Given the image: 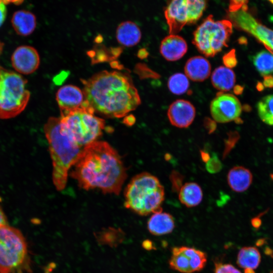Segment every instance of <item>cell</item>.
I'll use <instances>...</instances> for the list:
<instances>
[{
  "instance_id": "cell-27",
  "label": "cell",
  "mask_w": 273,
  "mask_h": 273,
  "mask_svg": "<svg viewBox=\"0 0 273 273\" xmlns=\"http://www.w3.org/2000/svg\"><path fill=\"white\" fill-rule=\"evenodd\" d=\"M167 86L173 94L180 95L189 89L190 82L188 77L181 73H176L170 76L168 80Z\"/></svg>"
},
{
  "instance_id": "cell-43",
  "label": "cell",
  "mask_w": 273,
  "mask_h": 273,
  "mask_svg": "<svg viewBox=\"0 0 273 273\" xmlns=\"http://www.w3.org/2000/svg\"><path fill=\"white\" fill-rule=\"evenodd\" d=\"M4 43L3 42H2L1 41H0V56L1 55V54L2 53L3 48H4Z\"/></svg>"
},
{
  "instance_id": "cell-26",
  "label": "cell",
  "mask_w": 273,
  "mask_h": 273,
  "mask_svg": "<svg viewBox=\"0 0 273 273\" xmlns=\"http://www.w3.org/2000/svg\"><path fill=\"white\" fill-rule=\"evenodd\" d=\"M257 109L261 120L273 126V95L265 96L259 101Z\"/></svg>"
},
{
  "instance_id": "cell-2",
  "label": "cell",
  "mask_w": 273,
  "mask_h": 273,
  "mask_svg": "<svg viewBox=\"0 0 273 273\" xmlns=\"http://www.w3.org/2000/svg\"><path fill=\"white\" fill-rule=\"evenodd\" d=\"M82 81L85 100L102 115L121 118L141 103L131 78L125 73L105 70Z\"/></svg>"
},
{
  "instance_id": "cell-34",
  "label": "cell",
  "mask_w": 273,
  "mask_h": 273,
  "mask_svg": "<svg viewBox=\"0 0 273 273\" xmlns=\"http://www.w3.org/2000/svg\"><path fill=\"white\" fill-rule=\"evenodd\" d=\"M7 16V8L5 4L0 1V27L4 22Z\"/></svg>"
},
{
  "instance_id": "cell-37",
  "label": "cell",
  "mask_w": 273,
  "mask_h": 273,
  "mask_svg": "<svg viewBox=\"0 0 273 273\" xmlns=\"http://www.w3.org/2000/svg\"><path fill=\"white\" fill-rule=\"evenodd\" d=\"M201 157L203 161L207 162L210 158L209 154L204 151H201L200 152Z\"/></svg>"
},
{
  "instance_id": "cell-46",
  "label": "cell",
  "mask_w": 273,
  "mask_h": 273,
  "mask_svg": "<svg viewBox=\"0 0 273 273\" xmlns=\"http://www.w3.org/2000/svg\"><path fill=\"white\" fill-rule=\"evenodd\" d=\"M271 273H273V271Z\"/></svg>"
},
{
  "instance_id": "cell-25",
  "label": "cell",
  "mask_w": 273,
  "mask_h": 273,
  "mask_svg": "<svg viewBox=\"0 0 273 273\" xmlns=\"http://www.w3.org/2000/svg\"><path fill=\"white\" fill-rule=\"evenodd\" d=\"M251 60L261 75L264 76L273 73V55L269 52L261 51L252 56Z\"/></svg>"
},
{
  "instance_id": "cell-41",
  "label": "cell",
  "mask_w": 273,
  "mask_h": 273,
  "mask_svg": "<svg viewBox=\"0 0 273 273\" xmlns=\"http://www.w3.org/2000/svg\"><path fill=\"white\" fill-rule=\"evenodd\" d=\"M252 224L255 228H258L260 225V220L258 218H254L252 220Z\"/></svg>"
},
{
  "instance_id": "cell-7",
  "label": "cell",
  "mask_w": 273,
  "mask_h": 273,
  "mask_svg": "<svg viewBox=\"0 0 273 273\" xmlns=\"http://www.w3.org/2000/svg\"><path fill=\"white\" fill-rule=\"evenodd\" d=\"M26 240L17 229L8 224L0 226V273H22L28 269Z\"/></svg>"
},
{
  "instance_id": "cell-24",
  "label": "cell",
  "mask_w": 273,
  "mask_h": 273,
  "mask_svg": "<svg viewBox=\"0 0 273 273\" xmlns=\"http://www.w3.org/2000/svg\"><path fill=\"white\" fill-rule=\"evenodd\" d=\"M261 256L254 247H244L239 251L237 260L238 265L244 269H256L259 265Z\"/></svg>"
},
{
  "instance_id": "cell-17",
  "label": "cell",
  "mask_w": 273,
  "mask_h": 273,
  "mask_svg": "<svg viewBox=\"0 0 273 273\" xmlns=\"http://www.w3.org/2000/svg\"><path fill=\"white\" fill-rule=\"evenodd\" d=\"M211 65L205 58L197 56L191 57L186 63L185 73L188 78L194 81L201 82L210 76Z\"/></svg>"
},
{
  "instance_id": "cell-28",
  "label": "cell",
  "mask_w": 273,
  "mask_h": 273,
  "mask_svg": "<svg viewBox=\"0 0 273 273\" xmlns=\"http://www.w3.org/2000/svg\"><path fill=\"white\" fill-rule=\"evenodd\" d=\"M222 168V164L216 154L213 153L206 163V169L210 173L219 172Z\"/></svg>"
},
{
  "instance_id": "cell-33",
  "label": "cell",
  "mask_w": 273,
  "mask_h": 273,
  "mask_svg": "<svg viewBox=\"0 0 273 273\" xmlns=\"http://www.w3.org/2000/svg\"><path fill=\"white\" fill-rule=\"evenodd\" d=\"M204 124L206 129L209 131V133L214 131L216 127L215 121L209 118L205 119Z\"/></svg>"
},
{
  "instance_id": "cell-38",
  "label": "cell",
  "mask_w": 273,
  "mask_h": 273,
  "mask_svg": "<svg viewBox=\"0 0 273 273\" xmlns=\"http://www.w3.org/2000/svg\"><path fill=\"white\" fill-rule=\"evenodd\" d=\"M244 87L240 85H237L234 87V92L236 95H241L243 91Z\"/></svg>"
},
{
  "instance_id": "cell-4",
  "label": "cell",
  "mask_w": 273,
  "mask_h": 273,
  "mask_svg": "<svg viewBox=\"0 0 273 273\" xmlns=\"http://www.w3.org/2000/svg\"><path fill=\"white\" fill-rule=\"evenodd\" d=\"M163 186L155 176L140 173L133 177L124 191V206L140 215H147L162 210L164 200Z\"/></svg>"
},
{
  "instance_id": "cell-8",
  "label": "cell",
  "mask_w": 273,
  "mask_h": 273,
  "mask_svg": "<svg viewBox=\"0 0 273 273\" xmlns=\"http://www.w3.org/2000/svg\"><path fill=\"white\" fill-rule=\"evenodd\" d=\"M233 32V24L229 19L214 20L209 15L193 33V43L206 57H214L228 47Z\"/></svg>"
},
{
  "instance_id": "cell-40",
  "label": "cell",
  "mask_w": 273,
  "mask_h": 273,
  "mask_svg": "<svg viewBox=\"0 0 273 273\" xmlns=\"http://www.w3.org/2000/svg\"><path fill=\"white\" fill-rule=\"evenodd\" d=\"M0 1L4 3L5 4L12 3L16 5H19L20 4L23 0H0Z\"/></svg>"
},
{
  "instance_id": "cell-22",
  "label": "cell",
  "mask_w": 273,
  "mask_h": 273,
  "mask_svg": "<svg viewBox=\"0 0 273 273\" xmlns=\"http://www.w3.org/2000/svg\"><path fill=\"white\" fill-rule=\"evenodd\" d=\"M211 80L214 87L221 92H225L229 91L234 87L236 76L231 68L221 66L213 71Z\"/></svg>"
},
{
  "instance_id": "cell-11",
  "label": "cell",
  "mask_w": 273,
  "mask_h": 273,
  "mask_svg": "<svg viewBox=\"0 0 273 273\" xmlns=\"http://www.w3.org/2000/svg\"><path fill=\"white\" fill-rule=\"evenodd\" d=\"M207 262L206 254L194 248L174 247L169 261L171 269L182 273H192L202 270Z\"/></svg>"
},
{
  "instance_id": "cell-9",
  "label": "cell",
  "mask_w": 273,
  "mask_h": 273,
  "mask_svg": "<svg viewBox=\"0 0 273 273\" xmlns=\"http://www.w3.org/2000/svg\"><path fill=\"white\" fill-rule=\"evenodd\" d=\"M207 0H167L164 16L170 34H176L186 25L196 23L202 16Z\"/></svg>"
},
{
  "instance_id": "cell-44",
  "label": "cell",
  "mask_w": 273,
  "mask_h": 273,
  "mask_svg": "<svg viewBox=\"0 0 273 273\" xmlns=\"http://www.w3.org/2000/svg\"><path fill=\"white\" fill-rule=\"evenodd\" d=\"M244 271L245 273H255L253 269H245Z\"/></svg>"
},
{
  "instance_id": "cell-3",
  "label": "cell",
  "mask_w": 273,
  "mask_h": 273,
  "mask_svg": "<svg viewBox=\"0 0 273 273\" xmlns=\"http://www.w3.org/2000/svg\"><path fill=\"white\" fill-rule=\"evenodd\" d=\"M43 129L52 160L53 184L57 190L62 191L66 187L68 171L76 162L82 148L68 134L60 117H50Z\"/></svg>"
},
{
  "instance_id": "cell-5",
  "label": "cell",
  "mask_w": 273,
  "mask_h": 273,
  "mask_svg": "<svg viewBox=\"0 0 273 273\" xmlns=\"http://www.w3.org/2000/svg\"><path fill=\"white\" fill-rule=\"evenodd\" d=\"M94 113L86 100L81 107L61 113L60 119L63 127L81 147L97 141L105 128V121L96 116Z\"/></svg>"
},
{
  "instance_id": "cell-23",
  "label": "cell",
  "mask_w": 273,
  "mask_h": 273,
  "mask_svg": "<svg viewBox=\"0 0 273 273\" xmlns=\"http://www.w3.org/2000/svg\"><path fill=\"white\" fill-rule=\"evenodd\" d=\"M178 198L186 207H195L202 201L203 192L201 188L196 183H186L179 190Z\"/></svg>"
},
{
  "instance_id": "cell-1",
  "label": "cell",
  "mask_w": 273,
  "mask_h": 273,
  "mask_svg": "<svg viewBox=\"0 0 273 273\" xmlns=\"http://www.w3.org/2000/svg\"><path fill=\"white\" fill-rule=\"evenodd\" d=\"M73 166L70 176L85 190L97 188L104 193L118 195L127 177L120 155L104 141L85 146Z\"/></svg>"
},
{
  "instance_id": "cell-14",
  "label": "cell",
  "mask_w": 273,
  "mask_h": 273,
  "mask_svg": "<svg viewBox=\"0 0 273 273\" xmlns=\"http://www.w3.org/2000/svg\"><path fill=\"white\" fill-rule=\"evenodd\" d=\"M196 110L189 101L184 99L176 100L169 106L167 116L170 123L178 128H187L193 122Z\"/></svg>"
},
{
  "instance_id": "cell-18",
  "label": "cell",
  "mask_w": 273,
  "mask_h": 273,
  "mask_svg": "<svg viewBox=\"0 0 273 273\" xmlns=\"http://www.w3.org/2000/svg\"><path fill=\"white\" fill-rule=\"evenodd\" d=\"M252 174L247 168L237 166L231 168L227 175L228 183L232 190L236 192H243L250 186Z\"/></svg>"
},
{
  "instance_id": "cell-35",
  "label": "cell",
  "mask_w": 273,
  "mask_h": 273,
  "mask_svg": "<svg viewBox=\"0 0 273 273\" xmlns=\"http://www.w3.org/2000/svg\"><path fill=\"white\" fill-rule=\"evenodd\" d=\"M263 85L264 87L272 88L273 87V76L268 75L263 76Z\"/></svg>"
},
{
  "instance_id": "cell-39",
  "label": "cell",
  "mask_w": 273,
  "mask_h": 273,
  "mask_svg": "<svg viewBox=\"0 0 273 273\" xmlns=\"http://www.w3.org/2000/svg\"><path fill=\"white\" fill-rule=\"evenodd\" d=\"M144 247L148 250H151L153 248L152 243L149 240H146L143 243Z\"/></svg>"
},
{
  "instance_id": "cell-45",
  "label": "cell",
  "mask_w": 273,
  "mask_h": 273,
  "mask_svg": "<svg viewBox=\"0 0 273 273\" xmlns=\"http://www.w3.org/2000/svg\"><path fill=\"white\" fill-rule=\"evenodd\" d=\"M268 1L273 4V0H268Z\"/></svg>"
},
{
  "instance_id": "cell-10",
  "label": "cell",
  "mask_w": 273,
  "mask_h": 273,
  "mask_svg": "<svg viewBox=\"0 0 273 273\" xmlns=\"http://www.w3.org/2000/svg\"><path fill=\"white\" fill-rule=\"evenodd\" d=\"M232 24L254 36L273 55V30L259 23L247 11L229 12Z\"/></svg>"
},
{
  "instance_id": "cell-36",
  "label": "cell",
  "mask_w": 273,
  "mask_h": 273,
  "mask_svg": "<svg viewBox=\"0 0 273 273\" xmlns=\"http://www.w3.org/2000/svg\"><path fill=\"white\" fill-rule=\"evenodd\" d=\"M0 202H1V198H0ZM8 224L7 217L2 209V207L1 206V205L0 204V226Z\"/></svg>"
},
{
  "instance_id": "cell-20",
  "label": "cell",
  "mask_w": 273,
  "mask_h": 273,
  "mask_svg": "<svg viewBox=\"0 0 273 273\" xmlns=\"http://www.w3.org/2000/svg\"><path fill=\"white\" fill-rule=\"evenodd\" d=\"M116 36L121 45L131 47L141 40L142 33L139 26L134 22L127 21L121 23L118 26Z\"/></svg>"
},
{
  "instance_id": "cell-19",
  "label": "cell",
  "mask_w": 273,
  "mask_h": 273,
  "mask_svg": "<svg viewBox=\"0 0 273 273\" xmlns=\"http://www.w3.org/2000/svg\"><path fill=\"white\" fill-rule=\"evenodd\" d=\"M175 226L173 216L161 211L154 213L149 219L147 227L149 231L155 236L169 234Z\"/></svg>"
},
{
  "instance_id": "cell-42",
  "label": "cell",
  "mask_w": 273,
  "mask_h": 273,
  "mask_svg": "<svg viewBox=\"0 0 273 273\" xmlns=\"http://www.w3.org/2000/svg\"><path fill=\"white\" fill-rule=\"evenodd\" d=\"M256 88L259 91L262 90L264 89V86L263 85V83L260 82H258L256 85Z\"/></svg>"
},
{
  "instance_id": "cell-15",
  "label": "cell",
  "mask_w": 273,
  "mask_h": 273,
  "mask_svg": "<svg viewBox=\"0 0 273 273\" xmlns=\"http://www.w3.org/2000/svg\"><path fill=\"white\" fill-rule=\"evenodd\" d=\"M56 101L61 113H63L81 107L85 99L83 91L79 87L68 84L62 86L58 90Z\"/></svg>"
},
{
  "instance_id": "cell-29",
  "label": "cell",
  "mask_w": 273,
  "mask_h": 273,
  "mask_svg": "<svg viewBox=\"0 0 273 273\" xmlns=\"http://www.w3.org/2000/svg\"><path fill=\"white\" fill-rule=\"evenodd\" d=\"M183 176L176 171L171 172L170 175V180L172 184V189L174 192L179 191L183 186Z\"/></svg>"
},
{
  "instance_id": "cell-13",
  "label": "cell",
  "mask_w": 273,
  "mask_h": 273,
  "mask_svg": "<svg viewBox=\"0 0 273 273\" xmlns=\"http://www.w3.org/2000/svg\"><path fill=\"white\" fill-rule=\"evenodd\" d=\"M11 63L18 73L28 75L35 72L40 64L37 51L29 46H19L14 51L11 57Z\"/></svg>"
},
{
  "instance_id": "cell-32",
  "label": "cell",
  "mask_w": 273,
  "mask_h": 273,
  "mask_svg": "<svg viewBox=\"0 0 273 273\" xmlns=\"http://www.w3.org/2000/svg\"><path fill=\"white\" fill-rule=\"evenodd\" d=\"M215 273H241L238 269L230 264L220 262L215 263Z\"/></svg>"
},
{
  "instance_id": "cell-16",
  "label": "cell",
  "mask_w": 273,
  "mask_h": 273,
  "mask_svg": "<svg viewBox=\"0 0 273 273\" xmlns=\"http://www.w3.org/2000/svg\"><path fill=\"white\" fill-rule=\"evenodd\" d=\"M188 45L186 40L177 34H169L162 41L160 52L163 57L169 61L181 59L187 53Z\"/></svg>"
},
{
  "instance_id": "cell-12",
  "label": "cell",
  "mask_w": 273,
  "mask_h": 273,
  "mask_svg": "<svg viewBox=\"0 0 273 273\" xmlns=\"http://www.w3.org/2000/svg\"><path fill=\"white\" fill-rule=\"evenodd\" d=\"M210 113L213 120L224 123L241 120L242 106L238 98L232 94L218 92L210 103Z\"/></svg>"
},
{
  "instance_id": "cell-6",
  "label": "cell",
  "mask_w": 273,
  "mask_h": 273,
  "mask_svg": "<svg viewBox=\"0 0 273 273\" xmlns=\"http://www.w3.org/2000/svg\"><path fill=\"white\" fill-rule=\"evenodd\" d=\"M22 76L0 66V119L14 118L25 109L30 93Z\"/></svg>"
},
{
  "instance_id": "cell-30",
  "label": "cell",
  "mask_w": 273,
  "mask_h": 273,
  "mask_svg": "<svg viewBox=\"0 0 273 273\" xmlns=\"http://www.w3.org/2000/svg\"><path fill=\"white\" fill-rule=\"evenodd\" d=\"M222 62L226 67L232 68L235 67L238 63L235 50L233 49L226 53L222 57Z\"/></svg>"
},
{
  "instance_id": "cell-21",
  "label": "cell",
  "mask_w": 273,
  "mask_h": 273,
  "mask_svg": "<svg viewBox=\"0 0 273 273\" xmlns=\"http://www.w3.org/2000/svg\"><path fill=\"white\" fill-rule=\"evenodd\" d=\"M11 22L15 31L21 36L30 35L36 26L35 15L26 10L15 12L12 18Z\"/></svg>"
},
{
  "instance_id": "cell-31",
  "label": "cell",
  "mask_w": 273,
  "mask_h": 273,
  "mask_svg": "<svg viewBox=\"0 0 273 273\" xmlns=\"http://www.w3.org/2000/svg\"><path fill=\"white\" fill-rule=\"evenodd\" d=\"M248 0H230L229 12H235L242 10L247 11Z\"/></svg>"
}]
</instances>
